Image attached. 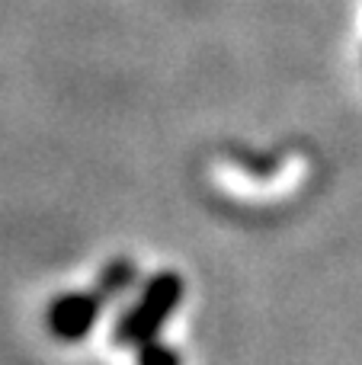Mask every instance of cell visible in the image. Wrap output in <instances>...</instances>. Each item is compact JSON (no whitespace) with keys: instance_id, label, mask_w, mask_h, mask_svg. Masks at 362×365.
<instances>
[{"instance_id":"3","label":"cell","mask_w":362,"mask_h":365,"mask_svg":"<svg viewBox=\"0 0 362 365\" xmlns=\"http://www.w3.org/2000/svg\"><path fill=\"white\" fill-rule=\"evenodd\" d=\"M138 285V266L132 259H113V263L103 266V272L96 276V285L93 289L100 292V298L106 304H113L115 298L128 295V292Z\"/></svg>"},{"instance_id":"1","label":"cell","mask_w":362,"mask_h":365,"mask_svg":"<svg viewBox=\"0 0 362 365\" xmlns=\"http://www.w3.org/2000/svg\"><path fill=\"white\" fill-rule=\"evenodd\" d=\"M183 295H186V282L177 272H170V269L154 272V276L141 285L138 298L125 308V314L115 321V330H113L115 346L138 349V346H145V343L157 340L160 330L170 321V314L180 308Z\"/></svg>"},{"instance_id":"2","label":"cell","mask_w":362,"mask_h":365,"mask_svg":"<svg viewBox=\"0 0 362 365\" xmlns=\"http://www.w3.org/2000/svg\"><path fill=\"white\" fill-rule=\"evenodd\" d=\"M100 292H64L45 311V327L51 336H58L61 343H77L96 327L103 311Z\"/></svg>"},{"instance_id":"4","label":"cell","mask_w":362,"mask_h":365,"mask_svg":"<svg viewBox=\"0 0 362 365\" xmlns=\"http://www.w3.org/2000/svg\"><path fill=\"white\" fill-rule=\"evenodd\" d=\"M135 356H138L141 365H173L180 359V356L173 353V349H167L160 340H151V343H145V346H138Z\"/></svg>"}]
</instances>
